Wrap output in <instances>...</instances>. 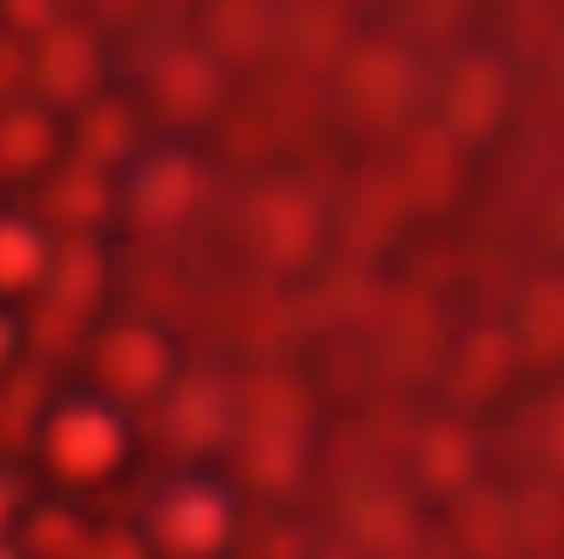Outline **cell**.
I'll use <instances>...</instances> for the list:
<instances>
[{"label": "cell", "mask_w": 564, "mask_h": 559, "mask_svg": "<svg viewBox=\"0 0 564 559\" xmlns=\"http://www.w3.org/2000/svg\"><path fill=\"white\" fill-rule=\"evenodd\" d=\"M17 346H22V324H17V313L0 302V378H6L11 363H17Z\"/></svg>", "instance_id": "cell-2"}, {"label": "cell", "mask_w": 564, "mask_h": 559, "mask_svg": "<svg viewBox=\"0 0 564 559\" xmlns=\"http://www.w3.org/2000/svg\"><path fill=\"white\" fill-rule=\"evenodd\" d=\"M44 275V236L28 214L0 203V302H22Z\"/></svg>", "instance_id": "cell-1"}]
</instances>
